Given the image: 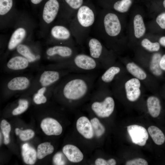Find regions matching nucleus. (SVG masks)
Returning a JSON list of instances; mask_svg holds the SVG:
<instances>
[{
  "mask_svg": "<svg viewBox=\"0 0 165 165\" xmlns=\"http://www.w3.org/2000/svg\"><path fill=\"white\" fill-rule=\"evenodd\" d=\"M94 72L72 74L58 87L62 96L69 103L78 101L87 96L93 90L97 77Z\"/></svg>",
  "mask_w": 165,
  "mask_h": 165,
  "instance_id": "nucleus-1",
  "label": "nucleus"
},
{
  "mask_svg": "<svg viewBox=\"0 0 165 165\" xmlns=\"http://www.w3.org/2000/svg\"><path fill=\"white\" fill-rule=\"evenodd\" d=\"M97 13L90 6L82 5L70 20L68 25L76 44L82 45L86 41L95 24Z\"/></svg>",
  "mask_w": 165,
  "mask_h": 165,
  "instance_id": "nucleus-2",
  "label": "nucleus"
},
{
  "mask_svg": "<svg viewBox=\"0 0 165 165\" xmlns=\"http://www.w3.org/2000/svg\"><path fill=\"white\" fill-rule=\"evenodd\" d=\"M13 26L14 30L8 42L7 47L9 50L16 49L20 44L30 38L35 24L28 16L20 13Z\"/></svg>",
  "mask_w": 165,
  "mask_h": 165,
  "instance_id": "nucleus-3",
  "label": "nucleus"
},
{
  "mask_svg": "<svg viewBox=\"0 0 165 165\" xmlns=\"http://www.w3.org/2000/svg\"><path fill=\"white\" fill-rule=\"evenodd\" d=\"M101 67L100 63L90 55L79 53L57 65V68H66L69 72L77 73L94 72Z\"/></svg>",
  "mask_w": 165,
  "mask_h": 165,
  "instance_id": "nucleus-4",
  "label": "nucleus"
},
{
  "mask_svg": "<svg viewBox=\"0 0 165 165\" xmlns=\"http://www.w3.org/2000/svg\"><path fill=\"white\" fill-rule=\"evenodd\" d=\"M95 24L98 36L102 39L106 37H116L121 31L122 27L120 20L118 15L115 13H99Z\"/></svg>",
  "mask_w": 165,
  "mask_h": 165,
  "instance_id": "nucleus-5",
  "label": "nucleus"
},
{
  "mask_svg": "<svg viewBox=\"0 0 165 165\" xmlns=\"http://www.w3.org/2000/svg\"><path fill=\"white\" fill-rule=\"evenodd\" d=\"M61 0H44L41 5L40 28L42 36L46 35L55 20L57 18L61 7Z\"/></svg>",
  "mask_w": 165,
  "mask_h": 165,
  "instance_id": "nucleus-6",
  "label": "nucleus"
},
{
  "mask_svg": "<svg viewBox=\"0 0 165 165\" xmlns=\"http://www.w3.org/2000/svg\"><path fill=\"white\" fill-rule=\"evenodd\" d=\"M48 41L53 45L75 46L76 43L68 24L58 21L50 27L46 35Z\"/></svg>",
  "mask_w": 165,
  "mask_h": 165,
  "instance_id": "nucleus-7",
  "label": "nucleus"
},
{
  "mask_svg": "<svg viewBox=\"0 0 165 165\" xmlns=\"http://www.w3.org/2000/svg\"><path fill=\"white\" fill-rule=\"evenodd\" d=\"M90 55L98 62L101 66L107 68L110 65L108 53L100 39L92 37H88L86 40Z\"/></svg>",
  "mask_w": 165,
  "mask_h": 165,
  "instance_id": "nucleus-8",
  "label": "nucleus"
},
{
  "mask_svg": "<svg viewBox=\"0 0 165 165\" xmlns=\"http://www.w3.org/2000/svg\"><path fill=\"white\" fill-rule=\"evenodd\" d=\"M14 0H0V28L13 25L19 14Z\"/></svg>",
  "mask_w": 165,
  "mask_h": 165,
  "instance_id": "nucleus-9",
  "label": "nucleus"
},
{
  "mask_svg": "<svg viewBox=\"0 0 165 165\" xmlns=\"http://www.w3.org/2000/svg\"><path fill=\"white\" fill-rule=\"evenodd\" d=\"M78 53V50L75 46L60 45H53L46 51L48 57L62 62L70 59Z\"/></svg>",
  "mask_w": 165,
  "mask_h": 165,
  "instance_id": "nucleus-10",
  "label": "nucleus"
},
{
  "mask_svg": "<svg viewBox=\"0 0 165 165\" xmlns=\"http://www.w3.org/2000/svg\"><path fill=\"white\" fill-rule=\"evenodd\" d=\"M57 18L68 24L78 9L83 5V0H62Z\"/></svg>",
  "mask_w": 165,
  "mask_h": 165,
  "instance_id": "nucleus-11",
  "label": "nucleus"
},
{
  "mask_svg": "<svg viewBox=\"0 0 165 165\" xmlns=\"http://www.w3.org/2000/svg\"><path fill=\"white\" fill-rule=\"evenodd\" d=\"M127 131L134 143L140 146L145 145L148 138V134L143 127L133 125L127 127Z\"/></svg>",
  "mask_w": 165,
  "mask_h": 165,
  "instance_id": "nucleus-12",
  "label": "nucleus"
},
{
  "mask_svg": "<svg viewBox=\"0 0 165 165\" xmlns=\"http://www.w3.org/2000/svg\"><path fill=\"white\" fill-rule=\"evenodd\" d=\"M141 83L136 78L131 79L125 84L124 87L127 98L130 101H134L139 97L141 91Z\"/></svg>",
  "mask_w": 165,
  "mask_h": 165,
  "instance_id": "nucleus-13",
  "label": "nucleus"
},
{
  "mask_svg": "<svg viewBox=\"0 0 165 165\" xmlns=\"http://www.w3.org/2000/svg\"><path fill=\"white\" fill-rule=\"evenodd\" d=\"M40 127L43 132L48 135H58L62 131V128L60 124L57 120L51 118L43 119Z\"/></svg>",
  "mask_w": 165,
  "mask_h": 165,
  "instance_id": "nucleus-14",
  "label": "nucleus"
},
{
  "mask_svg": "<svg viewBox=\"0 0 165 165\" xmlns=\"http://www.w3.org/2000/svg\"><path fill=\"white\" fill-rule=\"evenodd\" d=\"M120 72L121 68L119 67L116 65L110 66L97 79L96 82L97 87L105 86L106 85L112 82Z\"/></svg>",
  "mask_w": 165,
  "mask_h": 165,
  "instance_id": "nucleus-15",
  "label": "nucleus"
},
{
  "mask_svg": "<svg viewBox=\"0 0 165 165\" xmlns=\"http://www.w3.org/2000/svg\"><path fill=\"white\" fill-rule=\"evenodd\" d=\"M76 128L78 132L83 137L90 139L93 137L94 131L90 122L86 117L79 118L76 122Z\"/></svg>",
  "mask_w": 165,
  "mask_h": 165,
  "instance_id": "nucleus-16",
  "label": "nucleus"
},
{
  "mask_svg": "<svg viewBox=\"0 0 165 165\" xmlns=\"http://www.w3.org/2000/svg\"><path fill=\"white\" fill-rule=\"evenodd\" d=\"M62 151L68 160L71 162L78 163L83 159V155L82 152L77 147L73 145H65Z\"/></svg>",
  "mask_w": 165,
  "mask_h": 165,
  "instance_id": "nucleus-17",
  "label": "nucleus"
},
{
  "mask_svg": "<svg viewBox=\"0 0 165 165\" xmlns=\"http://www.w3.org/2000/svg\"><path fill=\"white\" fill-rule=\"evenodd\" d=\"M61 72L57 71H46L41 74L39 82L43 87H46L58 82L61 77Z\"/></svg>",
  "mask_w": 165,
  "mask_h": 165,
  "instance_id": "nucleus-18",
  "label": "nucleus"
},
{
  "mask_svg": "<svg viewBox=\"0 0 165 165\" xmlns=\"http://www.w3.org/2000/svg\"><path fill=\"white\" fill-rule=\"evenodd\" d=\"M21 153L23 160L26 163L33 165L35 163L37 152L28 144L26 143L23 145Z\"/></svg>",
  "mask_w": 165,
  "mask_h": 165,
  "instance_id": "nucleus-19",
  "label": "nucleus"
},
{
  "mask_svg": "<svg viewBox=\"0 0 165 165\" xmlns=\"http://www.w3.org/2000/svg\"><path fill=\"white\" fill-rule=\"evenodd\" d=\"M29 83V81L27 77H17L13 78L9 82L7 87L12 90H22L27 88Z\"/></svg>",
  "mask_w": 165,
  "mask_h": 165,
  "instance_id": "nucleus-20",
  "label": "nucleus"
},
{
  "mask_svg": "<svg viewBox=\"0 0 165 165\" xmlns=\"http://www.w3.org/2000/svg\"><path fill=\"white\" fill-rule=\"evenodd\" d=\"M29 61L25 58L20 56H16L11 58L7 63L8 68L13 70H20L26 68Z\"/></svg>",
  "mask_w": 165,
  "mask_h": 165,
  "instance_id": "nucleus-21",
  "label": "nucleus"
},
{
  "mask_svg": "<svg viewBox=\"0 0 165 165\" xmlns=\"http://www.w3.org/2000/svg\"><path fill=\"white\" fill-rule=\"evenodd\" d=\"M147 104L148 112L151 116L154 118L158 117L161 109L159 99L155 96H150L147 99Z\"/></svg>",
  "mask_w": 165,
  "mask_h": 165,
  "instance_id": "nucleus-22",
  "label": "nucleus"
},
{
  "mask_svg": "<svg viewBox=\"0 0 165 165\" xmlns=\"http://www.w3.org/2000/svg\"><path fill=\"white\" fill-rule=\"evenodd\" d=\"M17 53L26 58L29 62H33L38 58L37 56L27 44L23 43L19 45L16 48Z\"/></svg>",
  "mask_w": 165,
  "mask_h": 165,
  "instance_id": "nucleus-23",
  "label": "nucleus"
},
{
  "mask_svg": "<svg viewBox=\"0 0 165 165\" xmlns=\"http://www.w3.org/2000/svg\"><path fill=\"white\" fill-rule=\"evenodd\" d=\"M148 132L155 143L157 145L163 144L165 141V137L162 131L158 127L152 126L148 127Z\"/></svg>",
  "mask_w": 165,
  "mask_h": 165,
  "instance_id": "nucleus-24",
  "label": "nucleus"
},
{
  "mask_svg": "<svg viewBox=\"0 0 165 165\" xmlns=\"http://www.w3.org/2000/svg\"><path fill=\"white\" fill-rule=\"evenodd\" d=\"M134 26L135 36L139 38L144 34L145 28L142 16L139 14L136 15L134 20Z\"/></svg>",
  "mask_w": 165,
  "mask_h": 165,
  "instance_id": "nucleus-25",
  "label": "nucleus"
},
{
  "mask_svg": "<svg viewBox=\"0 0 165 165\" xmlns=\"http://www.w3.org/2000/svg\"><path fill=\"white\" fill-rule=\"evenodd\" d=\"M161 55L159 53L154 54L150 62L149 68L152 74L156 76H160L162 73L160 62L161 58Z\"/></svg>",
  "mask_w": 165,
  "mask_h": 165,
  "instance_id": "nucleus-26",
  "label": "nucleus"
},
{
  "mask_svg": "<svg viewBox=\"0 0 165 165\" xmlns=\"http://www.w3.org/2000/svg\"><path fill=\"white\" fill-rule=\"evenodd\" d=\"M126 67L129 72L136 78L141 80L146 78L147 75L145 71L134 63H129Z\"/></svg>",
  "mask_w": 165,
  "mask_h": 165,
  "instance_id": "nucleus-27",
  "label": "nucleus"
},
{
  "mask_svg": "<svg viewBox=\"0 0 165 165\" xmlns=\"http://www.w3.org/2000/svg\"><path fill=\"white\" fill-rule=\"evenodd\" d=\"M37 150V158L41 159L53 152L54 147L50 143L46 142L38 145Z\"/></svg>",
  "mask_w": 165,
  "mask_h": 165,
  "instance_id": "nucleus-28",
  "label": "nucleus"
},
{
  "mask_svg": "<svg viewBox=\"0 0 165 165\" xmlns=\"http://www.w3.org/2000/svg\"><path fill=\"white\" fill-rule=\"evenodd\" d=\"M131 0H120L116 1L114 4L115 10L120 13L127 12L132 4Z\"/></svg>",
  "mask_w": 165,
  "mask_h": 165,
  "instance_id": "nucleus-29",
  "label": "nucleus"
},
{
  "mask_svg": "<svg viewBox=\"0 0 165 165\" xmlns=\"http://www.w3.org/2000/svg\"><path fill=\"white\" fill-rule=\"evenodd\" d=\"M94 133L97 137L102 135L105 131L103 125L97 118H94L90 120Z\"/></svg>",
  "mask_w": 165,
  "mask_h": 165,
  "instance_id": "nucleus-30",
  "label": "nucleus"
},
{
  "mask_svg": "<svg viewBox=\"0 0 165 165\" xmlns=\"http://www.w3.org/2000/svg\"><path fill=\"white\" fill-rule=\"evenodd\" d=\"M0 127L4 137V143L8 144L9 142V134L11 130L9 123L5 119L2 120L0 123Z\"/></svg>",
  "mask_w": 165,
  "mask_h": 165,
  "instance_id": "nucleus-31",
  "label": "nucleus"
},
{
  "mask_svg": "<svg viewBox=\"0 0 165 165\" xmlns=\"http://www.w3.org/2000/svg\"><path fill=\"white\" fill-rule=\"evenodd\" d=\"M15 132L16 135H19L21 140L26 141L32 138L35 135L34 131L31 129L22 130L17 128L15 129Z\"/></svg>",
  "mask_w": 165,
  "mask_h": 165,
  "instance_id": "nucleus-32",
  "label": "nucleus"
},
{
  "mask_svg": "<svg viewBox=\"0 0 165 165\" xmlns=\"http://www.w3.org/2000/svg\"><path fill=\"white\" fill-rule=\"evenodd\" d=\"M141 44L146 50L151 52L157 51L160 49L159 43L152 42L147 38L143 39L141 42Z\"/></svg>",
  "mask_w": 165,
  "mask_h": 165,
  "instance_id": "nucleus-33",
  "label": "nucleus"
},
{
  "mask_svg": "<svg viewBox=\"0 0 165 165\" xmlns=\"http://www.w3.org/2000/svg\"><path fill=\"white\" fill-rule=\"evenodd\" d=\"M46 90L45 87H43L40 89L37 93L35 95L33 101L35 103L39 105L44 103L46 101V98L44 95Z\"/></svg>",
  "mask_w": 165,
  "mask_h": 165,
  "instance_id": "nucleus-34",
  "label": "nucleus"
},
{
  "mask_svg": "<svg viewBox=\"0 0 165 165\" xmlns=\"http://www.w3.org/2000/svg\"><path fill=\"white\" fill-rule=\"evenodd\" d=\"M18 106L14 109L12 112L14 115H16L25 112L28 107V101L24 99H20L18 102Z\"/></svg>",
  "mask_w": 165,
  "mask_h": 165,
  "instance_id": "nucleus-35",
  "label": "nucleus"
},
{
  "mask_svg": "<svg viewBox=\"0 0 165 165\" xmlns=\"http://www.w3.org/2000/svg\"><path fill=\"white\" fill-rule=\"evenodd\" d=\"M126 165H147L148 163L144 159L138 158L130 160L127 161L126 163Z\"/></svg>",
  "mask_w": 165,
  "mask_h": 165,
  "instance_id": "nucleus-36",
  "label": "nucleus"
},
{
  "mask_svg": "<svg viewBox=\"0 0 165 165\" xmlns=\"http://www.w3.org/2000/svg\"><path fill=\"white\" fill-rule=\"evenodd\" d=\"M62 155L60 152L56 153L53 156V163L55 165H64L65 162L63 160Z\"/></svg>",
  "mask_w": 165,
  "mask_h": 165,
  "instance_id": "nucleus-37",
  "label": "nucleus"
},
{
  "mask_svg": "<svg viewBox=\"0 0 165 165\" xmlns=\"http://www.w3.org/2000/svg\"><path fill=\"white\" fill-rule=\"evenodd\" d=\"M156 22L161 28L165 29V12L161 13L156 17Z\"/></svg>",
  "mask_w": 165,
  "mask_h": 165,
  "instance_id": "nucleus-38",
  "label": "nucleus"
},
{
  "mask_svg": "<svg viewBox=\"0 0 165 165\" xmlns=\"http://www.w3.org/2000/svg\"><path fill=\"white\" fill-rule=\"evenodd\" d=\"M44 0H29L32 6L35 7L41 5Z\"/></svg>",
  "mask_w": 165,
  "mask_h": 165,
  "instance_id": "nucleus-39",
  "label": "nucleus"
},
{
  "mask_svg": "<svg viewBox=\"0 0 165 165\" xmlns=\"http://www.w3.org/2000/svg\"><path fill=\"white\" fill-rule=\"evenodd\" d=\"M95 164L96 165H108V160L102 158H98L95 161Z\"/></svg>",
  "mask_w": 165,
  "mask_h": 165,
  "instance_id": "nucleus-40",
  "label": "nucleus"
},
{
  "mask_svg": "<svg viewBox=\"0 0 165 165\" xmlns=\"http://www.w3.org/2000/svg\"><path fill=\"white\" fill-rule=\"evenodd\" d=\"M160 65L161 69L165 71V54L161 57L160 62Z\"/></svg>",
  "mask_w": 165,
  "mask_h": 165,
  "instance_id": "nucleus-41",
  "label": "nucleus"
},
{
  "mask_svg": "<svg viewBox=\"0 0 165 165\" xmlns=\"http://www.w3.org/2000/svg\"><path fill=\"white\" fill-rule=\"evenodd\" d=\"M108 165H115L116 164L115 160L113 159H111L108 160Z\"/></svg>",
  "mask_w": 165,
  "mask_h": 165,
  "instance_id": "nucleus-42",
  "label": "nucleus"
},
{
  "mask_svg": "<svg viewBox=\"0 0 165 165\" xmlns=\"http://www.w3.org/2000/svg\"><path fill=\"white\" fill-rule=\"evenodd\" d=\"M159 42L162 46L165 47V36H163L160 38L159 40Z\"/></svg>",
  "mask_w": 165,
  "mask_h": 165,
  "instance_id": "nucleus-43",
  "label": "nucleus"
},
{
  "mask_svg": "<svg viewBox=\"0 0 165 165\" xmlns=\"http://www.w3.org/2000/svg\"><path fill=\"white\" fill-rule=\"evenodd\" d=\"M163 4L164 7L165 8V0H164Z\"/></svg>",
  "mask_w": 165,
  "mask_h": 165,
  "instance_id": "nucleus-44",
  "label": "nucleus"
}]
</instances>
